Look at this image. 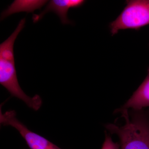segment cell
Wrapping results in <instances>:
<instances>
[{
    "mask_svg": "<svg viewBox=\"0 0 149 149\" xmlns=\"http://www.w3.org/2000/svg\"><path fill=\"white\" fill-rule=\"evenodd\" d=\"M0 123L3 125H10L17 130L30 149H61L39 134L30 131L16 117L14 111L2 113L0 112Z\"/></svg>",
    "mask_w": 149,
    "mask_h": 149,
    "instance_id": "obj_4",
    "label": "cell"
},
{
    "mask_svg": "<svg viewBox=\"0 0 149 149\" xmlns=\"http://www.w3.org/2000/svg\"><path fill=\"white\" fill-rule=\"evenodd\" d=\"M26 19H22L15 30L0 45V83L12 96L23 101L30 108L37 111L42 106V98L36 95L31 97L22 90L17 76L14 45L17 37L24 27Z\"/></svg>",
    "mask_w": 149,
    "mask_h": 149,
    "instance_id": "obj_1",
    "label": "cell"
},
{
    "mask_svg": "<svg viewBox=\"0 0 149 149\" xmlns=\"http://www.w3.org/2000/svg\"><path fill=\"white\" fill-rule=\"evenodd\" d=\"M119 143H115L109 134L105 132V138L101 149H119Z\"/></svg>",
    "mask_w": 149,
    "mask_h": 149,
    "instance_id": "obj_8",
    "label": "cell"
},
{
    "mask_svg": "<svg viewBox=\"0 0 149 149\" xmlns=\"http://www.w3.org/2000/svg\"><path fill=\"white\" fill-rule=\"evenodd\" d=\"M149 24V0H133L127 2L125 8L109 27L113 35L121 29H138Z\"/></svg>",
    "mask_w": 149,
    "mask_h": 149,
    "instance_id": "obj_3",
    "label": "cell"
},
{
    "mask_svg": "<svg viewBox=\"0 0 149 149\" xmlns=\"http://www.w3.org/2000/svg\"><path fill=\"white\" fill-rule=\"evenodd\" d=\"M85 2L83 0H52L41 13L33 15V22L36 23L42 18L45 14L53 12L59 17L63 24H72V22L68 17V10L70 8L79 7Z\"/></svg>",
    "mask_w": 149,
    "mask_h": 149,
    "instance_id": "obj_5",
    "label": "cell"
},
{
    "mask_svg": "<svg viewBox=\"0 0 149 149\" xmlns=\"http://www.w3.org/2000/svg\"></svg>",
    "mask_w": 149,
    "mask_h": 149,
    "instance_id": "obj_9",
    "label": "cell"
},
{
    "mask_svg": "<svg viewBox=\"0 0 149 149\" xmlns=\"http://www.w3.org/2000/svg\"><path fill=\"white\" fill-rule=\"evenodd\" d=\"M129 110L118 109L125 120L122 126L108 123L106 129L111 134L117 135L119 139V149H149V116L142 110Z\"/></svg>",
    "mask_w": 149,
    "mask_h": 149,
    "instance_id": "obj_2",
    "label": "cell"
},
{
    "mask_svg": "<svg viewBox=\"0 0 149 149\" xmlns=\"http://www.w3.org/2000/svg\"><path fill=\"white\" fill-rule=\"evenodd\" d=\"M48 1H14L7 9L3 11L1 14V19L17 13L33 12L35 10L41 8Z\"/></svg>",
    "mask_w": 149,
    "mask_h": 149,
    "instance_id": "obj_7",
    "label": "cell"
},
{
    "mask_svg": "<svg viewBox=\"0 0 149 149\" xmlns=\"http://www.w3.org/2000/svg\"><path fill=\"white\" fill-rule=\"evenodd\" d=\"M147 107H149V68L143 82L120 109L138 111Z\"/></svg>",
    "mask_w": 149,
    "mask_h": 149,
    "instance_id": "obj_6",
    "label": "cell"
}]
</instances>
